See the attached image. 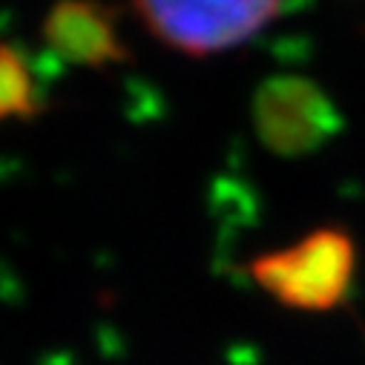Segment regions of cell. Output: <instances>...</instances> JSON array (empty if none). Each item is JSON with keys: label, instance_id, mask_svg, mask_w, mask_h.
<instances>
[{"label": "cell", "instance_id": "obj_1", "mask_svg": "<svg viewBox=\"0 0 365 365\" xmlns=\"http://www.w3.org/2000/svg\"><path fill=\"white\" fill-rule=\"evenodd\" d=\"M253 285L288 311L331 314L342 308L356 279V242L345 227L322 225L294 245L247 262Z\"/></svg>", "mask_w": 365, "mask_h": 365}, {"label": "cell", "instance_id": "obj_2", "mask_svg": "<svg viewBox=\"0 0 365 365\" xmlns=\"http://www.w3.org/2000/svg\"><path fill=\"white\" fill-rule=\"evenodd\" d=\"M133 9L161 46L210 58L250 43L277 21L282 0H133Z\"/></svg>", "mask_w": 365, "mask_h": 365}, {"label": "cell", "instance_id": "obj_3", "mask_svg": "<svg viewBox=\"0 0 365 365\" xmlns=\"http://www.w3.org/2000/svg\"><path fill=\"white\" fill-rule=\"evenodd\" d=\"M253 130L264 150L282 158L308 155L339 130L336 104L305 75H273L253 98Z\"/></svg>", "mask_w": 365, "mask_h": 365}, {"label": "cell", "instance_id": "obj_4", "mask_svg": "<svg viewBox=\"0 0 365 365\" xmlns=\"http://www.w3.org/2000/svg\"><path fill=\"white\" fill-rule=\"evenodd\" d=\"M118 21V9L104 0H55L41 24V35L66 63L110 69L133 58Z\"/></svg>", "mask_w": 365, "mask_h": 365}, {"label": "cell", "instance_id": "obj_5", "mask_svg": "<svg viewBox=\"0 0 365 365\" xmlns=\"http://www.w3.org/2000/svg\"><path fill=\"white\" fill-rule=\"evenodd\" d=\"M43 110L38 98L35 75L12 43H0V121H29Z\"/></svg>", "mask_w": 365, "mask_h": 365}]
</instances>
